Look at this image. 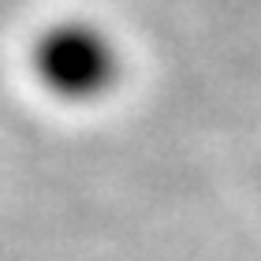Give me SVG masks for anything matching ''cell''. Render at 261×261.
Masks as SVG:
<instances>
[{
  "instance_id": "6da1fadb",
  "label": "cell",
  "mask_w": 261,
  "mask_h": 261,
  "mask_svg": "<svg viewBox=\"0 0 261 261\" xmlns=\"http://www.w3.org/2000/svg\"><path fill=\"white\" fill-rule=\"evenodd\" d=\"M34 67L53 93L71 101H86L109 86L112 49L105 45L101 34L86 27H56L41 38Z\"/></svg>"
}]
</instances>
